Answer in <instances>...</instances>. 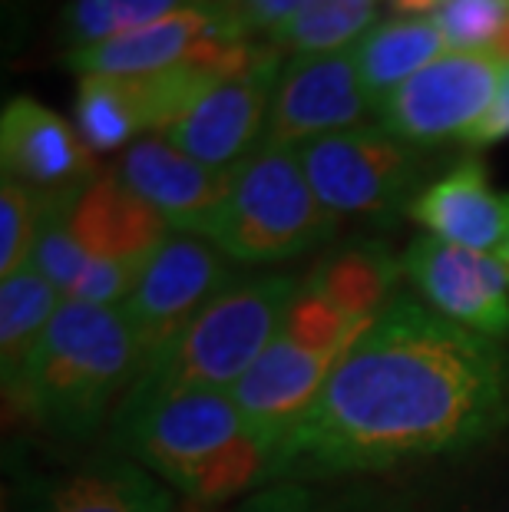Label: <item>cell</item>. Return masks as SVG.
<instances>
[{"label": "cell", "instance_id": "1", "mask_svg": "<svg viewBox=\"0 0 509 512\" xmlns=\"http://www.w3.org/2000/svg\"><path fill=\"white\" fill-rule=\"evenodd\" d=\"M509 430V341L394 301L354 334L281 456V479L381 473L470 453Z\"/></svg>", "mask_w": 509, "mask_h": 512}, {"label": "cell", "instance_id": "2", "mask_svg": "<svg viewBox=\"0 0 509 512\" xmlns=\"http://www.w3.org/2000/svg\"><path fill=\"white\" fill-rule=\"evenodd\" d=\"M113 446L196 506L252 496L278 483L281 470L278 453L252 433L229 390L116 407Z\"/></svg>", "mask_w": 509, "mask_h": 512}, {"label": "cell", "instance_id": "3", "mask_svg": "<svg viewBox=\"0 0 509 512\" xmlns=\"http://www.w3.org/2000/svg\"><path fill=\"white\" fill-rule=\"evenodd\" d=\"M139 367L123 308L63 301L7 407L50 437L83 443L103 427L119 390L129 394Z\"/></svg>", "mask_w": 509, "mask_h": 512}, {"label": "cell", "instance_id": "4", "mask_svg": "<svg viewBox=\"0 0 509 512\" xmlns=\"http://www.w3.org/2000/svg\"><path fill=\"white\" fill-rule=\"evenodd\" d=\"M298 291L301 278L295 275L235 281L143 367L119 407H143L196 390H232L281 334Z\"/></svg>", "mask_w": 509, "mask_h": 512}, {"label": "cell", "instance_id": "5", "mask_svg": "<svg viewBox=\"0 0 509 512\" xmlns=\"http://www.w3.org/2000/svg\"><path fill=\"white\" fill-rule=\"evenodd\" d=\"M341 215L318 199L298 149L262 146L235 169L229 199L202 238L238 265H275L338 235Z\"/></svg>", "mask_w": 509, "mask_h": 512}, {"label": "cell", "instance_id": "6", "mask_svg": "<svg viewBox=\"0 0 509 512\" xmlns=\"http://www.w3.org/2000/svg\"><path fill=\"white\" fill-rule=\"evenodd\" d=\"M301 166L334 215H364L394 222L424 192L427 149L394 136L391 129L354 126L298 146Z\"/></svg>", "mask_w": 509, "mask_h": 512}, {"label": "cell", "instance_id": "7", "mask_svg": "<svg viewBox=\"0 0 509 512\" xmlns=\"http://www.w3.org/2000/svg\"><path fill=\"white\" fill-rule=\"evenodd\" d=\"M235 281H242L238 261H232L219 245L202 235L169 232L166 242L149 258L136 291L123 304L143 367Z\"/></svg>", "mask_w": 509, "mask_h": 512}, {"label": "cell", "instance_id": "8", "mask_svg": "<svg viewBox=\"0 0 509 512\" xmlns=\"http://www.w3.org/2000/svg\"><path fill=\"white\" fill-rule=\"evenodd\" d=\"M229 73L209 63H179L153 73L80 76L73 100L77 129L96 152L129 149L146 133H162L176 123L215 80Z\"/></svg>", "mask_w": 509, "mask_h": 512}, {"label": "cell", "instance_id": "9", "mask_svg": "<svg viewBox=\"0 0 509 512\" xmlns=\"http://www.w3.org/2000/svg\"><path fill=\"white\" fill-rule=\"evenodd\" d=\"M506 57L490 50L443 53L377 106V119L394 136L420 149L463 136L480 123L500 93Z\"/></svg>", "mask_w": 509, "mask_h": 512}, {"label": "cell", "instance_id": "10", "mask_svg": "<svg viewBox=\"0 0 509 512\" xmlns=\"http://www.w3.org/2000/svg\"><path fill=\"white\" fill-rule=\"evenodd\" d=\"M285 70L281 50L265 40L252 67L215 80L176 123L162 129L169 146L215 169H235L262 149L275 86Z\"/></svg>", "mask_w": 509, "mask_h": 512}, {"label": "cell", "instance_id": "11", "mask_svg": "<svg viewBox=\"0 0 509 512\" xmlns=\"http://www.w3.org/2000/svg\"><path fill=\"white\" fill-rule=\"evenodd\" d=\"M374 110L357 70L354 47L331 53H301L285 60L275 86L262 146H305L311 139L364 126Z\"/></svg>", "mask_w": 509, "mask_h": 512}, {"label": "cell", "instance_id": "12", "mask_svg": "<svg viewBox=\"0 0 509 512\" xmlns=\"http://www.w3.org/2000/svg\"><path fill=\"white\" fill-rule=\"evenodd\" d=\"M400 271L443 318L509 341V265L500 255L420 235L400 255Z\"/></svg>", "mask_w": 509, "mask_h": 512}, {"label": "cell", "instance_id": "13", "mask_svg": "<svg viewBox=\"0 0 509 512\" xmlns=\"http://www.w3.org/2000/svg\"><path fill=\"white\" fill-rule=\"evenodd\" d=\"M0 166L4 179L57 205H70L100 172L80 129L30 96H14L4 106Z\"/></svg>", "mask_w": 509, "mask_h": 512}, {"label": "cell", "instance_id": "14", "mask_svg": "<svg viewBox=\"0 0 509 512\" xmlns=\"http://www.w3.org/2000/svg\"><path fill=\"white\" fill-rule=\"evenodd\" d=\"M238 169V166H235ZM235 169H215L169 146L162 136L139 139L116 162V172L139 199L169 222L172 232L205 235L229 199Z\"/></svg>", "mask_w": 509, "mask_h": 512}, {"label": "cell", "instance_id": "15", "mask_svg": "<svg viewBox=\"0 0 509 512\" xmlns=\"http://www.w3.org/2000/svg\"><path fill=\"white\" fill-rule=\"evenodd\" d=\"M334 361L338 357H314L278 334L229 390L238 413L252 433H258L278 453V460L285 456L288 440L295 437L301 420L308 417L314 400L328 384Z\"/></svg>", "mask_w": 509, "mask_h": 512}, {"label": "cell", "instance_id": "16", "mask_svg": "<svg viewBox=\"0 0 509 512\" xmlns=\"http://www.w3.org/2000/svg\"><path fill=\"white\" fill-rule=\"evenodd\" d=\"M407 215L424 225L427 235L486 255H500L509 238V195L493 189L476 156L427 182Z\"/></svg>", "mask_w": 509, "mask_h": 512}, {"label": "cell", "instance_id": "17", "mask_svg": "<svg viewBox=\"0 0 509 512\" xmlns=\"http://www.w3.org/2000/svg\"><path fill=\"white\" fill-rule=\"evenodd\" d=\"M67 228L90 258L133 265H146L172 232L169 222L146 199H139L116 169H100L70 202Z\"/></svg>", "mask_w": 509, "mask_h": 512}, {"label": "cell", "instance_id": "18", "mask_svg": "<svg viewBox=\"0 0 509 512\" xmlns=\"http://www.w3.org/2000/svg\"><path fill=\"white\" fill-rule=\"evenodd\" d=\"M34 512H176V493L129 456H103L63 476Z\"/></svg>", "mask_w": 509, "mask_h": 512}, {"label": "cell", "instance_id": "19", "mask_svg": "<svg viewBox=\"0 0 509 512\" xmlns=\"http://www.w3.org/2000/svg\"><path fill=\"white\" fill-rule=\"evenodd\" d=\"M397 278H404L400 258H394L387 245L374 238H357V242L331 248L311 268V275H305L308 285L321 291L354 324L374 321L394 301Z\"/></svg>", "mask_w": 509, "mask_h": 512}, {"label": "cell", "instance_id": "20", "mask_svg": "<svg viewBox=\"0 0 509 512\" xmlns=\"http://www.w3.org/2000/svg\"><path fill=\"white\" fill-rule=\"evenodd\" d=\"M443 50H447V40L430 17H394L367 30L354 43V60L374 113L410 76L440 60Z\"/></svg>", "mask_w": 509, "mask_h": 512}, {"label": "cell", "instance_id": "21", "mask_svg": "<svg viewBox=\"0 0 509 512\" xmlns=\"http://www.w3.org/2000/svg\"><path fill=\"white\" fill-rule=\"evenodd\" d=\"M60 304L63 294L50 285L37 265H27L14 278L0 281V377H4V397L20 387Z\"/></svg>", "mask_w": 509, "mask_h": 512}, {"label": "cell", "instance_id": "22", "mask_svg": "<svg viewBox=\"0 0 509 512\" xmlns=\"http://www.w3.org/2000/svg\"><path fill=\"white\" fill-rule=\"evenodd\" d=\"M377 4L381 0H308L295 17L268 34V43L295 57L354 47L371 30Z\"/></svg>", "mask_w": 509, "mask_h": 512}, {"label": "cell", "instance_id": "23", "mask_svg": "<svg viewBox=\"0 0 509 512\" xmlns=\"http://www.w3.org/2000/svg\"><path fill=\"white\" fill-rule=\"evenodd\" d=\"M182 4L192 7L196 0H70L60 17V37L70 50H80L176 14Z\"/></svg>", "mask_w": 509, "mask_h": 512}, {"label": "cell", "instance_id": "24", "mask_svg": "<svg viewBox=\"0 0 509 512\" xmlns=\"http://www.w3.org/2000/svg\"><path fill=\"white\" fill-rule=\"evenodd\" d=\"M53 209H60V205L4 179L0 185V281L14 278L17 271H24L34 261L40 232Z\"/></svg>", "mask_w": 509, "mask_h": 512}, {"label": "cell", "instance_id": "25", "mask_svg": "<svg viewBox=\"0 0 509 512\" xmlns=\"http://www.w3.org/2000/svg\"><path fill=\"white\" fill-rule=\"evenodd\" d=\"M367 324L348 321L321 291H314L308 281L301 278V291L295 304L288 308L285 324H281V337L314 357H341L344 347L354 341V334L364 331Z\"/></svg>", "mask_w": 509, "mask_h": 512}, {"label": "cell", "instance_id": "26", "mask_svg": "<svg viewBox=\"0 0 509 512\" xmlns=\"http://www.w3.org/2000/svg\"><path fill=\"white\" fill-rule=\"evenodd\" d=\"M430 20L447 40V50H506L509 40V0H443Z\"/></svg>", "mask_w": 509, "mask_h": 512}, {"label": "cell", "instance_id": "27", "mask_svg": "<svg viewBox=\"0 0 509 512\" xmlns=\"http://www.w3.org/2000/svg\"><path fill=\"white\" fill-rule=\"evenodd\" d=\"M235 512H400L371 493H328L301 479H281L245 496Z\"/></svg>", "mask_w": 509, "mask_h": 512}, {"label": "cell", "instance_id": "28", "mask_svg": "<svg viewBox=\"0 0 509 512\" xmlns=\"http://www.w3.org/2000/svg\"><path fill=\"white\" fill-rule=\"evenodd\" d=\"M308 0H235L232 7H225L222 14L232 20L242 40H255L258 34H272L275 27L285 24L288 17H295Z\"/></svg>", "mask_w": 509, "mask_h": 512}, {"label": "cell", "instance_id": "29", "mask_svg": "<svg viewBox=\"0 0 509 512\" xmlns=\"http://www.w3.org/2000/svg\"><path fill=\"white\" fill-rule=\"evenodd\" d=\"M509 139V60L503 67V80H500V93H496L493 106L486 110V116L476 123L463 143L473 146V149H483V146H493V143H503Z\"/></svg>", "mask_w": 509, "mask_h": 512}, {"label": "cell", "instance_id": "30", "mask_svg": "<svg viewBox=\"0 0 509 512\" xmlns=\"http://www.w3.org/2000/svg\"><path fill=\"white\" fill-rule=\"evenodd\" d=\"M443 0H391V7L397 10L400 17H417L427 14V10H437Z\"/></svg>", "mask_w": 509, "mask_h": 512}, {"label": "cell", "instance_id": "31", "mask_svg": "<svg viewBox=\"0 0 509 512\" xmlns=\"http://www.w3.org/2000/svg\"><path fill=\"white\" fill-rule=\"evenodd\" d=\"M196 4H202V7H212V10H225V7H232L235 0H196Z\"/></svg>", "mask_w": 509, "mask_h": 512}, {"label": "cell", "instance_id": "32", "mask_svg": "<svg viewBox=\"0 0 509 512\" xmlns=\"http://www.w3.org/2000/svg\"><path fill=\"white\" fill-rule=\"evenodd\" d=\"M500 258L506 261V265H509V238H506V245L500 248Z\"/></svg>", "mask_w": 509, "mask_h": 512}, {"label": "cell", "instance_id": "33", "mask_svg": "<svg viewBox=\"0 0 509 512\" xmlns=\"http://www.w3.org/2000/svg\"><path fill=\"white\" fill-rule=\"evenodd\" d=\"M503 57L509 60V40H506V50H503Z\"/></svg>", "mask_w": 509, "mask_h": 512}, {"label": "cell", "instance_id": "34", "mask_svg": "<svg viewBox=\"0 0 509 512\" xmlns=\"http://www.w3.org/2000/svg\"><path fill=\"white\" fill-rule=\"evenodd\" d=\"M176 512H179V509H176Z\"/></svg>", "mask_w": 509, "mask_h": 512}]
</instances>
